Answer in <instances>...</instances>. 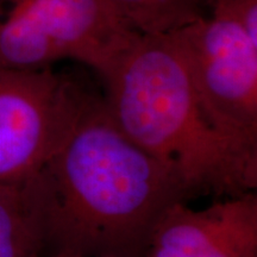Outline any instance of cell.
I'll use <instances>...</instances> for the list:
<instances>
[{
  "mask_svg": "<svg viewBox=\"0 0 257 257\" xmlns=\"http://www.w3.org/2000/svg\"><path fill=\"white\" fill-rule=\"evenodd\" d=\"M43 256L144 257L167 208L189 195L86 92L59 146L22 188Z\"/></svg>",
  "mask_w": 257,
  "mask_h": 257,
  "instance_id": "cell-1",
  "label": "cell"
},
{
  "mask_svg": "<svg viewBox=\"0 0 257 257\" xmlns=\"http://www.w3.org/2000/svg\"><path fill=\"white\" fill-rule=\"evenodd\" d=\"M101 79L115 123L178 176L189 198L255 191L257 149L208 119L170 35L138 36Z\"/></svg>",
  "mask_w": 257,
  "mask_h": 257,
  "instance_id": "cell-2",
  "label": "cell"
},
{
  "mask_svg": "<svg viewBox=\"0 0 257 257\" xmlns=\"http://www.w3.org/2000/svg\"><path fill=\"white\" fill-rule=\"evenodd\" d=\"M138 36L100 0H0V67L53 68L72 60L105 75Z\"/></svg>",
  "mask_w": 257,
  "mask_h": 257,
  "instance_id": "cell-3",
  "label": "cell"
},
{
  "mask_svg": "<svg viewBox=\"0 0 257 257\" xmlns=\"http://www.w3.org/2000/svg\"><path fill=\"white\" fill-rule=\"evenodd\" d=\"M169 35L208 119L257 149V41L219 12L199 16Z\"/></svg>",
  "mask_w": 257,
  "mask_h": 257,
  "instance_id": "cell-4",
  "label": "cell"
},
{
  "mask_svg": "<svg viewBox=\"0 0 257 257\" xmlns=\"http://www.w3.org/2000/svg\"><path fill=\"white\" fill-rule=\"evenodd\" d=\"M87 88L53 68L0 67V187L22 189L68 130Z\"/></svg>",
  "mask_w": 257,
  "mask_h": 257,
  "instance_id": "cell-5",
  "label": "cell"
},
{
  "mask_svg": "<svg viewBox=\"0 0 257 257\" xmlns=\"http://www.w3.org/2000/svg\"><path fill=\"white\" fill-rule=\"evenodd\" d=\"M144 257H257V195L193 210L176 201L154 227Z\"/></svg>",
  "mask_w": 257,
  "mask_h": 257,
  "instance_id": "cell-6",
  "label": "cell"
},
{
  "mask_svg": "<svg viewBox=\"0 0 257 257\" xmlns=\"http://www.w3.org/2000/svg\"><path fill=\"white\" fill-rule=\"evenodd\" d=\"M118 21L141 36L169 35L201 16L195 0H100Z\"/></svg>",
  "mask_w": 257,
  "mask_h": 257,
  "instance_id": "cell-7",
  "label": "cell"
},
{
  "mask_svg": "<svg viewBox=\"0 0 257 257\" xmlns=\"http://www.w3.org/2000/svg\"><path fill=\"white\" fill-rule=\"evenodd\" d=\"M0 257H43V246L22 189L0 187Z\"/></svg>",
  "mask_w": 257,
  "mask_h": 257,
  "instance_id": "cell-8",
  "label": "cell"
},
{
  "mask_svg": "<svg viewBox=\"0 0 257 257\" xmlns=\"http://www.w3.org/2000/svg\"><path fill=\"white\" fill-rule=\"evenodd\" d=\"M197 4L199 5V8H202V6H206L207 9H211L216 3L219 2V0H195Z\"/></svg>",
  "mask_w": 257,
  "mask_h": 257,
  "instance_id": "cell-9",
  "label": "cell"
},
{
  "mask_svg": "<svg viewBox=\"0 0 257 257\" xmlns=\"http://www.w3.org/2000/svg\"><path fill=\"white\" fill-rule=\"evenodd\" d=\"M43 257H69V256H64V255H49V256H43Z\"/></svg>",
  "mask_w": 257,
  "mask_h": 257,
  "instance_id": "cell-10",
  "label": "cell"
}]
</instances>
